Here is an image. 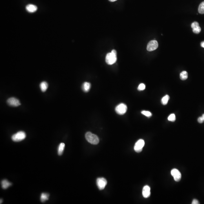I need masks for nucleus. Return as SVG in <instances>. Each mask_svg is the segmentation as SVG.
<instances>
[{
    "instance_id": "25",
    "label": "nucleus",
    "mask_w": 204,
    "mask_h": 204,
    "mask_svg": "<svg viewBox=\"0 0 204 204\" xmlns=\"http://www.w3.org/2000/svg\"><path fill=\"white\" fill-rule=\"evenodd\" d=\"M192 204H199V201L198 200H197L196 199H194L192 201Z\"/></svg>"
},
{
    "instance_id": "20",
    "label": "nucleus",
    "mask_w": 204,
    "mask_h": 204,
    "mask_svg": "<svg viewBox=\"0 0 204 204\" xmlns=\"http://www.w3.org/2000/svg\"><path fill=\"white\" fill-rule=\"evenodd\" d=\"M198 11L200 14H204V1L202 2L199 6Z\"/></svg>"
},
{
    "instance_id": "27",
    "label": "nucleus",
    "mask_w": 204,
    "mask_h": 204,
    "mask_svg": "<svg viewBox=\"0 0 204 204\" xmlns=\"http://www.w3.org/2000/svg\"><path fill=\"white\" fill-rule=\"evenodd\" d=\"M110 1V2H115V1H117V0H109Z\"/></svg>"
},
{
    "instance_id": "5",
    "label": "nucleus",
    "mask_w": 204,
    "mask_h": 204,
    "mask_svg": "<svg viewBox=\"0 0 204 204\" xmlns=\"http://www.w3.org/2000/svg\"><path fill=\"white\" fill-rule=\"evenodd\" d=\"M145 142L144 140L140 139L137 141L134 146V150L137 153H139L142 151L143 148L144 146Z\"/></svg>"
},
{
    "instance_id": "1",
    "label": "nucleus",
    "mask_w": 204,
    "mask_h": 204,
    "mask_svg": "<svg viewBox=\"0 0 204 204\" xmlns=\"http://www.w3.org/2000/svg\"><path fill=\"white\" fill-rule=\"evenodd\" d=\"M117 61V52L115 50H113L111 52L108 53L106 55V62L108 65H112L115 63Z\"/></svg>"
},
{
    "instance_id": "14",
    "label": "nucleus",
    "mask_w": 204,
    "mask_h": 204,
    "mask_svg": "<svg viewBox=\"0 0 204 204\" xmlns=\"http://www.w3.org/2000/svg\"><path fill=\"white\" fill-rule=\"evenodd\" d=\"M91 87L90 83L88 82H85L83 83L82 86V89L84 92H87L89 91Z\"/></svg>"
},
{
    "instance_id": "18",
    "label": "nucleus",
    "mask_w": 204,
    "mask_h": 204,
    "mask_svg": "<svg viewBox=\"0 0 204 204\" xmlns=\"http://www.w3.org/2000/svg\"><path fill=\"white\" fill-rule=\"evenodd\" d=\"M188 72L185 71H183L181 72L180 74V78L182 80H185L188 79Z\"/></svg>"
},
{
    "instance_id": "11",
    "label": "nucleus",
    "mask_w": 204,
    "mask_h": 204,
    "mask_svg": "<svg viewBox=\"0 0 204 204\" xmlns=\"http://www.w3.org/2000/svg\"><path fill=\"white\" fill-rule=\"evenodd\" d=\"M143 195L144 198H148L150 195V188L148 186H145L143 189Z\"/></svg>"
},
{
    "instance_id": "9",
    "label": "nucleus",
    "mask_w": 204,
    "mask_h": 204,
    "mask_svg": "<svg viewBox=\"0 0 204 204\" xmlns=\"http://www.w3.org/2000/svg\"><path fill=\"white\" fill-rule=\"evenodd\" d=\"M7 102L8 105L13 107H17L20 105V102L15 97H11L8 99L7 101Z\"/></svg>"
},
{
    "instance_id": "28",
    "label": "nucleus",
    "mask_w": 204,
    "mask_h": 204,
    "mask_svg": "<svg viewBox=\"0 0 204 204\" xmlns=\"http://www.w3.org/2000/svg\"><path fill=\"white\" fill-rule=\"evenodd\" d=\"M202 117L203 118V120H204V114H203V115H202Z\"/></svg>"
},
{
    "instance_id": "13",
    "label": "nucleus",
    "mask_w": 204,
    "mask_h": 204,
    "mask_svg": "<svg viewBox=\"0 0 204 204\" xmlns=\"http://www.w3.org/2000/svg\"><path fill=\"white\" fill-rule=\"evenodd\" d=\"M1 184H2V188L4 189H7L8 187H10L12 184L11 183L9 182L6 179H4L1 182Z\"/></svg>"
},
{
    "instance_id": "3",
    "label": "nucleus",
    "mask_w": 204,
    "mask_h": 204,
    "mask_svg": "<svg viewBox=\"0 0 204 204\" xmlns=\"http://www.w3.org/2000/svg\"><path fill=\"white\" fill-rule=\"evenodd\" d=\"M26 137V135L25 132L23 131H20L13 135L11 137V139L13 141L18 142L25 139Z\"/></svg>"
},
{
    "instance_id": "23",
    "label": "nucleus",
    "mask_w": 204,
    "mask_h": 204,
    "mask_svg": "<svg viewBox=\"0 0 204 204\" xmlns=\"http://www.w3.org/2000/svg\"><path fill=\"white\" fill-rule=\"evenodd\" d=\"M146 88V86L145 84H140L138 86V90L139 91H141V90H143L145 89Z\"/></svg>"
},
{
    "instance_id": "12",
    "label": "nucleus",
    "mask_w": 204,
    "mask_h": 204,
    "mask_svg": "<svg viewBox=\"0 0 204 204\" xmlns=\"http://www.w3.org/2000/svg\"><path fill=\"white\" fill-rule=\"evenodd\" d=\"M26 10L30 13H33L37 10V7L36 6L33 4H29L26 7Z\"/></svg>"
},
{
    "instance_id": "17",
    "label": "nucleus",
    "mask_w": 204,
    "mask_h": 204,
    "mask_svg": "<svg viewBox=\"0 0 204 204\" xmlns=\"http://www.w3.org/2000/svg\"><path fill=\"white\" fill-rule=\"evenodd\" d=\"M49 194L48 193H43L41 194V201L42 202H44L46 200H48L49 197Z\"/></svg>"
},
{
    "instance_id": "6",
    "label": "nucleus",
    "mask_w": 204,
    "mask_h": 204,
    "mask_svg": "<svg viewBox=\"0 0 204 204\" xmlns=\"http://www.w3.org/2000/svg\"><path fill=\"white\" fill-rule=\"evenodd\" d=\"M158 44L157 41L152 40L150 41L147 45V50L149 51H154L158 48Z\"/></svg>"
},
{
    "instance_id": "15",
    "label": "nucleus",
    "mask_w": 204,
    "mask_h": 204,
    "mask_svg": "<svg viewBox=\"0 0 204 204\" xmlns=\"http://www.w3.org/2000/svg\"><path fill=\"white\" fill-rule=\"evenodd\" d=\"M41 89L42 92H45L46 91L48 87V84L45 81L42 82L40 85Z\"/></svg>"
},
{
    "instance_id": "29",
    "label": "nucleus",
    "mask_w": 204,
    "mask_h": 204,
    "mask_svg": "<svg viewBox=\"0 0 204 204\" xmlns=\"http://www.w3.org/2000/svg\"><path fill=\"white\" fill-rule=\"evenodd\" d=\"M2 199H0V204H1V203H2Z\"/></svg>"
},
{
    "instance_id": "8",
    "label": "nucleus",
    "mask_w": 204,
    "mask_h": 204,
    "mask_svg": "<svg viewBox=\"0 0 204 204\" xmlns=\"http://www.w3.org/2000/svg\"><path fill=\"white\" fill-rule=\"evenodd\" d=\"M171 174L173 177L175 181L178 182L181 179V173L179 170L176 168H173L172 170L171 171Z\"/></svg>"
},
{
    "instance_id": "26",
    "label": "nucleus",
    "mask_w": 204,
    "mask_h": 204,
    "mask_svg": "<svg viewBox=\"0 0 204 204\" xmlns=\"http://www.w3.org/2000/svg\"><path fill=\"white\" fill-rule=\"evenodd\" d=\"M201 47L204 48V41L201 42Z\"/></svg>"
},
{
    "instance_id": "10",
    "label": "nucleus",
    "mask_w": 204,
    "mask_h": 204,
    "mask_svg": "<svg viewBox=\"0 0 204 204\" xmlns=\"http://www.w3.org/2000/svg\"><path fill=\"white\" fill-rule=\"evenodd\" d=\"M191 27L194 33L195 34H199L201 31V28L199 26V24L197 22H193L191 24Z\"/></svg>"
},
{
    "instance_id": "21",
    "label": "nucleus",
    "mask_w": 204,
    "mask_h": 204,
    "mask_svg": "<svg viewBox=\"0 0 204 204\" xmlns=\"http://www.w3.org/2000/svg\"><path fill=\"white\" fill-rule=\"evenodd\" d=\"M168 120L169 121H172V122H174L176 120V117L175 115L173 113L170 114L169 116H168Z\"/></svg>"
},
{
    "instance_id": "16",
    "label": "nucleus",
    "mask_w": 204,
    "mask_h": 204,
    "mask_svg": "<svg viewBox=\"0 0 204 204\" xmlns=\"http://www.w3.org/2000/svg\"><path fill=\"white\" fill-rule=\"evenodd\" d=\"M65 146V144L64 143H61L59 144L58 148V154L59 155H61L62 154Z\"/></svg>"
},
{
    "instance_id": "24",
    "label": "nucleus",
    "mask_w": 204,
    "mask_h": 204,
    "mask_svg": "<svg viewBox=\"0 0 204 204\" xmlns=\"http://www.w3.org/2000/svg\"><path fill=\"white\" fill-rule=\"evenodd\" d=\"M198 122L199 123H203L204 121L203 120V118L202 117H199L198 119Z\"/></svg>"
},
{
    "instance_id": "2",
    "label": "nucleus",
    "mask_w": 204,
    "mask_h": 204,
    "mask_svg": "<svg viewBox=\"0 0 204 204\" xmlns=\"http://www.w3.org/2000/svg\"><path fill=\"white\" fill-rule=\"evenodd\" d=\"M85 137L88 142L92 144L96 145L99 143L98 137L97 135L93 134L91 132H87L86 133Z\"/></svg>"
},
{
    "instance_id": "22",
    "label": "nucleus",
    "mask_w": 204,
    "mask_h": 204,
    "mask_svg": "<svg viewBox=\"0 0 204 204\" xmlns=\"http://www.w3.org/2000/svg\"><path fill=\"white\" fill-rule=\"evenodd\" d=\"M141 113L143 115H145V116L148 117H150L152 116V113L148 111L143 110V111L141 112Z\"/></svg>"
},
{
    "instance_id": "7",
    "label": "nucleus",
    "mask_w": 204,
    "mask_h": 204,
    "mask_svg": "<svg viewBox=\"0 0 204 204\" xmlns=\"http://www.w3.org/2000/svg\"><path fill=\"white\" fill-rule=\"evenodd\" d=\"M97 185L98 189L100 190L104 189L107 185V181L104 178H98L97 181Z\"/></svg>"
},
{
    "instance_id": "19",
    "label": "nucleus",
    "mask_w": 204,
    "mask_h": 204,
    "mask_svg": "<svg viewBox=\"0 0 204 204\" xmlns=\"http://www.w3.org/2000/svg\"><path fill=\"white\" fill-rule=\"evenodd\" d=\"M169 96L168 95H166L163 97L161 100V104L163 105H166L168 104L169 99Z\"/></svg>"
},
{
    "instance_id": "4",
    "label": "nucleus",
    "mask_w": 204,
    "mask_h": 204,
    "mask_svg": "<svg viewBox=\"0 0 204 204\" xmlns=\"http://www.w3.org/2000/svg\"><path fill=\"white\" fill-rule=\"evenodd\" d=\"M127 106L126 104L121 103L117 106L115 108V111L119 115H124L127 112Z\"/></svg>"
}]
</instances>
